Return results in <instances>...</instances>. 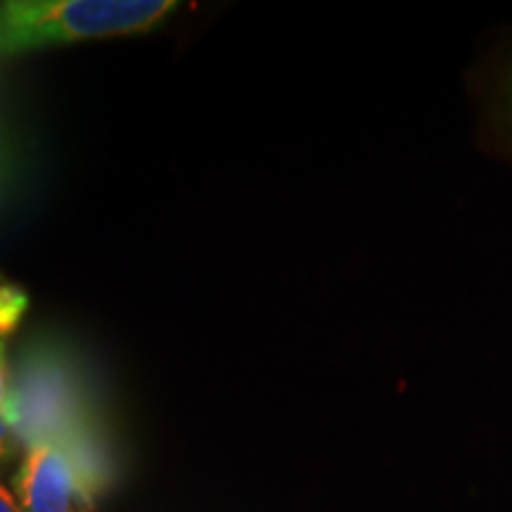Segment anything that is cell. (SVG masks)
Segmentation results:
<instances>
[{
	"instance_id": "cell-1",
	"label": "cell",
	"mask_w": 512,
	"mask_h": 512,
	"mask_svg": "<svg viewBox=\"0 0 512 512\" xmlns=\"http://www.w3.org/2000/svg\"><path fill=\"white\" fill-rule=\"evenodd\" d=\"M178 8L176 0H5L0 60L91 38L143 34Z\"/></svg>"
},
{
	"instance_id": "cell-2",
	"label": "cell",
	"mask_w": 512,
	"mask_h": 512,
	"mask_svg": "<svg viewBox=\"0 0 512 512\" xmlns=\"http://www.w3.org/2000/svg\"><path fill=\"white\" fill-rule=\"evenodd\" d=\"M69 351L43 339L24 349L12 370L15 432L24 444L62 441L83 427V399Z\"/></svg>"
},
{
	"instance_id": "cell-3",
	"label": "cell",
	"mask_w": 512,
	"mask_h": 512,
	"mask_svg": "<svg viewBox=\"0 0 512 512\" xmlns=\"http://www.w3.org/2000/svg\"><path fill=\"white\" fill-rule=\"evenodd\" d=\"M12 494L24 512H86L91 503L72 456L57 441H34L24 448Z\"/></svg>"
},
{
	"instance_id": "cell-4",
	"label": "cell",
	"mask_w": 512,
	"mask_h": 512,
	"mask_svg": "<svg viewBox=\"0 0 512 512\" xmlns=\"http://www.w3.org/2000/svg\"><path fill=\"white\" fill-rule=\"evenodd\" d=\"M29 309V294L15 283H0V347L3 337L17 330Z\"/></svg>"
},
{
	"instance_id": "cell-5",
	"label": "cell",
	"mask_w": 512,
	"mask_h": 512,
	"mask_svg": "<svg viewBox=\"0 0 512 512\" xmlns=\"http://www.w3.org/2000/svg\"><path fill=\"white\" fill-rule=\"evenodd\" d=\"M0 415L15 430V411H12V370L5 358V347H0Z\"/></svg>"
},
{
	"instance_id": "cell-6",
	"label": "cell",
	"mask_w": 512,
	"mask_h": 512,
	"mask_svg": "<svg viewBox=\"0 0 512 512\" xmlns=\"http://www.w3.org/2000/svg\"><path fill=\"white\" fill-rule=\"evenodd\" d=\"M17 446V432L12 430L8 420L0 415V460H8L12 453H15Z\"/></svg>"
},
{
	"instance_id": "cell-7",
	"label": "cell",
	"mask_w": 512,
	"mask_h": 512,
	"mask_svg": "<svg viewBox=\"0 0 512 512\" xmlns=\"http://www.w3.org/2000/svg\"><path fill=\"white\" fill-rule=\"evenodd\" d=\"M0 512H24V508L17 501V496L12 494V489H8L3 482H0Z\"/></svg>"
},
{
	"instance_id": "cell-8",
	"label": "cell",
	"mask_w": 512,
	"mask_h": 512,
	"mask_svg": "<svg viewBox=\"0 0 512 512\" xmlns=\"http://www.w3.org/2000/svg\"><path fill=\"white\" fill-rule=\"evenodd\" d=\"M0 283H3V278H0Z\"/></svg>"
}]
</instances>
